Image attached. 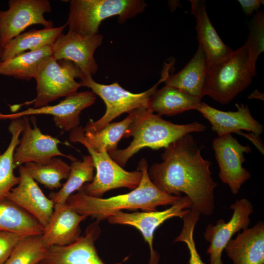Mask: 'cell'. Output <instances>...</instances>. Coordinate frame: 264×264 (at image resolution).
Returning a JSON list of instances; mask_svg holds the SVG:
<instances>
[{
    "label": "cell",
    "instance_id": "cell-1",
    "mask_svg": "<svg viewBox=\"0 0 264 264\" xmlns=\"http://www.w3.org/2000/svg\"><path fill=\"white\" fill-rule=\"evenodd\" d=\"M162 162L148 170L149 176L160 190L181 196L192 201L191 209L200 215L211 216L215 209L214 190L217 186L210 167L212 162L203 158L199 147L191 134L164 148Z\"/></svg>",
    "mask_w": 264,
    "mask_h": 264
},
{
    "label": "cell",
    "instance_id": "cell-2",
    "mask_svg": "<svg viewBox=\"0 0 264 264\" xmlns=\"http://www.w3.org/2000/svg\"><path fill=\"white\" fill-rule=\"evenodd\" d=\"M137 170L142 173L141 182L127 194L102 198L88 196L79 190L68 197L66 203L78 214L100 221L123 210L155 211L159 206L173 205L180 200L182 196L163 192L153 183L145 158L139 161Z\"/></svg>",
    "mask_w": 264,
    "mask_h": 264
},
{
    "label": "cell",
    "instance_id": "cell-3",
    "mask_svg": "<svg viewBox=\"0 0 264 264\" xmlns=\"http://www.w3.org/2000/svg\"><path fill=\"white\" fill-rule=\"evenodd\" d=\"M206 129L204 125L197 121L185 124H175L154 114L148 109H141L124 136L125 138L132 136V141L126 148H117L108 154L123 167L142 148H165L187 134L202 132Z\"/></svg>",
    "mask_w": 264,
    "mask_h": 264
},
{
    "label": "cell",
    "instance_id": "cell-4",
    "mask_svg": "<svg viewBox=\"0 0 264 264\" xmlns=\"http://www.w3.org/2000/svg\"><path fill=\"white\" fill-rule=\"evenodd\" d=\"M173 66L171 62L165 63L159 81L148 90L139 93L125 89L117 82L104 85L95 82L92 76H83L79 82L81 86L90 88L92 92L103 100L106 106L104 115L95 121L89 120L84 128V131H98L122 113H129L139 109H148L151 97L157 89L158 85L165 82L170 75Z\"/></svg>",
    "mask_w": 264,
    "mask_h": 264
},
{
    "label": "cell",
    "instance_id": "cell-5",
    "mask_svg": "<svg viewBox=\"0 0 264 264\" xmlns=\"http://www.w3.org/2000/svg\"><path fill=\"white\" fill-rule=\"evenodd\" d=\"M256 73L243 44L220 62L209 65L205 96L227 104L251 84Z\"/></svg>",
    "mask_w": 264,
    "mask_h": 264
},
{
    "label": "cell",
    "instance_id": "cell-6",
    "mask_svg": "<svg viewBox=\"0 0 264 264\" xmlns=\"http://www.w3.org/2000/svg\"><path fill=\"white\" fill-rule=\"evenodd\" d=\"M146 6L141 0H71L66 24L69 31L95 35L104 20L118 16V22L124 23L143 12Z\"/></svg>",
    "mask_w": 264,
    "mask_h": 264
},
{
    "label": "cell",
    "instance_id": "cell-7",
    "mask_svg": "<svg viewBox=\"0 0 264 264\" xmlns=\"http://www.w3.org/2000/svg\"><path fill=\"white\" fill-rule=\"evenodd\" d=\"M84 75L73 62L67 60H56L53 56L41 67L35 79L36 82V96L33 100L17 105H33L39 108L63 97H66L76 92L81 87L76 78Z\"/></svg>",
    "mask_w": 264,
    "mask_h": 264
},
{
    "label": "cell",
    "instance_id": "cell-8",
    "mask_svg": "<svg viewBox=\"0 0 264 264\" xmlns=\"http://www.w3.org/2000/svg\"><path fill=\"white\" fill-rule=\"evenodd\" d=\"M85 147L92 158L96 171L93 180L80 189L85 194L101 198L112 189L127 188L133 190L139 186L142 177L141 171H127L114 161L107 151L97 152L89 146Z\"/></svg>",
    "mask_w": 264,
    "mask_h": 264
},
{
    "label": "cell",
    "instance_id": "cell-9",
    "mask_svg": "<svg viewBox=\"0 0 264 264\" xmlns=\"http://www.w3.org/2000/svg\"><path fill=\"white\" fill-rule=\"evenodd\" d=\"M51 11V4L47 0H9L8 9L0 10V42L3 48L30 26L53 27V22L44 17Z\"/></svg>",
    "mask_w": 264,
    "mask_h": 264
},
{
    "label": "cell",
    "instance_id": "cell-10",
    "mask_svg": "<svg viewBox=\"0 0 264 264\" xmlns=\"http://www.w3.org/2000/svg\"><path fill=\"white\" fill-rule=\"evenodd\" d=\"M193 206L192 201L186 196L170 207L163 211L125 213L119 211L108 219L110 224L129 225L138 229L149 246L150 259L148 264H158L160 256L153 247L155 230L165 221L173 217L182 218Z\"/></svg>",
    "mask_w": 264,
    "mask_h": 264
},
{
    "label": "cell",
    "instance_id": "cell-11",
    "mask_svg": "<svg viewBox=\"0 0 264 264\" xmlns=\"http://www.w3.org/2000/svg\"><path fill=\"white\" fill-rule=\"evenodd\" d=\"M212 148L219 167L220 178L228 185L232 194H237L241 186L251 178L242 164L246 161L244 154L251 152V148L240 144L231 134L215 138Z\"/></svg>",
    "mask_w": 264,
    "mask_h": 264
},
{
    "label": "cell",
    "instance_id": "cell-12",
    "mask_svg": "<svg viewBox=\"0 0 264 264\" xmlns=\"http://www.w3.org/2000/svg\"><path fill=\"white\" fill-rule=\"evenodd\" d=\"M103 40L100 34L83 35L68 31L62 34L52 45L53 57L56 60L73 62L84 76H92L98 69L94 54Z\"/></svg>",
    "mask_w": 264,
    "mask_h": 264
},
{
    "label": "cell",
    "instance_id": "cell-13",
    "mask_svg": "<svg viewBox=\"0 0 264 264\" xmlns=\"http://www.w3.org/2000/svg\"><path fill=\"white\" fill-rule=\"evenodd\" d=\"M96 99V95L91 91L76 92L65 97L55 105H47L39 108H30L11 114L0 113V119L13 120L25 116L50 115L57 127L65 132L71 131L79 126L81 112L93 105Z\"/></svg>",
    "mask_w": 264,
    "mask_h": 264
},
{
    "label": "cell",
    "instance_id": "cell-14",
    "mask_svg": "<svg viewBox=\"0 0 264 264\" xmlns=\"http://www.w3.org/2000/svg\"><path fill=\"white\" fill-rule=\"evenodd\" d=\"M23 130L22 137L17 147L14 154V168L30 162H41L57 156L66 157L71 161L75 158L62 153L58 145L61 142L56 138L43 133L36 125V118L32 117L30 123L28 116L22 117Z\"/></svg>",
    "mask_w": 264,
    "mask_h": 264
},
{
    "label": "cell",
    "instance_id": "cell-15",
    "mask_svg": "<svg viewBox=\"0 0 264 264\" xmlns=\"http://www.w3.org/2000/svg\"><path fill=\"white\" fill-rule=\"evenodd\" d=\"M230 209L233 213L228 222L220 219L215 225L209 223L203 234L205 240L210 242L206 252L210 256V264H223L221 255L227 243L236 233L247 228L250 223L249 216L253 208L247 198L237 199Z\"/></svg>",
    "mask_w": 264,
    "mask_h": 264
},
{
    "label": "cell",
    "instance_id": "cell-16",
    "mask_svg": "<svg viewBox=\"0 0 264 264\" xmlns=\"http://www.w3.org/2000/svg\"><path fill=\"white\" fill-rule=\"evenodd\" d=\"M99 222L96 220L90 224L83 235L74 242L66 246L49 247L38 264H106L95 246V242L101 232Z\"/></svg>",
    "mask_w": 264,
    "mask_h": 264
},
{
    "label": "cell",
    "instance_id": "cell-17",
    "mask_svg": "<svg viewBox=\"0 0 264 264\" xmlns=\"http://www.w3.org/2000/svg\"><path fill=\"white\" fill-rule=\"evenodd\" d=\"M19 172L20 182L11 189L6 199L29 213L44 227L51 218L54 204L45 196L23 165L19 167Z\"/></svg>",
    "mask_w": 264,
    "mask_h": 264
},
{
    "label": "cell",
    "instance_id": "cell-18",
    "mask_svg": "<svg viewBox=\"0 0 264 264\" xmlns=\"http://www.w3.org/2000/svg\"><path fill=\"white\" fill-rule=\"evenodd\" d=\"M236 106L237 111H224L201 102L197 110L210 123L212 130L218 136L237 133L242 130L261 134L264 127L253 117L248 106L236 104Z\"/></svg>",
    "mask_w": 264,
    "mask_h": 264
},
{
    "label": "cell",
    "instance_id": "cell-19",
    "mask_svg": "<svg viewBox=\"0 0 264 264\" xmlns=\"http://www.w3.org/2000/svg\"><path fill=\"white\" fill-rule=\"evenodd\" d=\"M88 217L80 215L66 203L53 212L41 235L47 248L62 246L74 242L81 236L80 223Z\"/></svg>",
    "mask_w": 264,
    "mask_h": 264
},
{
    "label": "cell",
    "instance_id": "cell-20",
    "mask_svg": "<svg viewBox=\"0 0 264 264\" xmlns=\"http://www.w3.org/2000/svg\"><path fill=\"white\" fill-rule=\"evenodd\" d=\"M140 109L131 111L123 120L110 123L97 132H85L82 127L78 126L71 131L69 140L89 146L97 152L114 151L117 149L119 141L124 138Z\"/></svg>",
    "mask_w": 264,
    "mask_h": 264
},
{
    "label": "cell",
    "instance_id": "cell-21",
    "mask_svg": "<svg viewBox=\"0 0 264 264\" xmlns=\"http://www.w3.org/2000/svg\"><path fill=\"white\" fill-rule=\"evenodd\" d=\"M190 1L191 13L196 19L197 39L208 65L220 62L228 56L233 50L223 43L216 31L208 16L205 1Z\"/></svg>",
    "mask_w": 264,
    "mask_h": 264
},
{
    "label": "cell",
    "instance_id": "cell-22",
    "mask_svg": "<svg viewBox=\"0 0 264 264\" xmlns=\"http://www.w3.org/2000/svg\"><path fill=\"white\" fill-rule=\"evenodd\" d=\"M224 250L233 264H264V221L242 230L228 242Z\"/></svg>",
    "mask_w": 264,
    "mask_h": 264
},
{
    "label": "cell",
    "instance_id": "cell-23",
    "mask_svg": "<svg viewBox=\"0 0 264 264\" xmlns=\"http://www.w3.org/2000/svg\"><path fill=\"white\" fill-rule=\"evenodd\" d=\"M208 66L205 53L199 44L188 64L177 73L170 74L164 82L165 85L202 99L205 96Z\"/></svg>",
    "mask_w": 264,
    "mask_h": 264
},
{
    "label": "cell",
    "instance_id": "cell-24",
    "mask_svg": "<svg viewBox=\"0 0 264 264\" xmlns=\"http://www.w3.org/2000/svg\"><path fill=\"white\" fill-rule=\"evenodd\" d=\"M201 100L180 89L165 85L156 89L151 97L148 109L160 116H173L189 110H197Z\"/></svg>",
    "mask_w": 264,
    "mask_h": 264
},
{
    "label": "cell",
    "instance_id": "cell-25",
    "mask_svg": "<svg viewBox=\"0 0 264 264\" xmlns=\"http://www.w3.org/2000/svg\"><path fill=\"white\" fill-rule=\"evenodd\" d=\"M52 55V45L23 52L0 61V75L25 81L35 79L41 67Z\"/></svg>",
    "mask_w": 264,
    "mask_h": 264
},
{
    "label": "cell",
    "instance_id": "cell-26",
    "mask_svg": "<svg viewBox=\"0 0 264 264\" xmlns=\"http://www.w3.org/2000/svg\"><path fill=\"white\" fill-rule=\"evenodd\" d=\"M66 24L58 27L33 29L21 33L11 40L4 47L0 62L12 58L27 50H36L47 45H52L63 34Z\"/></svg>",
    "mask_w": 264,
    "mask_h": 264
},
{
    "label": "cell",
    "instance_id": "cell-27",
    "mask_svg": "<svg viewBox=\"0 0 264 264\" xmlns=\"http://www.w3.org/2000/svg\"><path fill=\"white\" fill-rule=\"evenodd\" d=\"M71 161L66 182L58 192L49 194V198L54 204V211L66 204L73 192L79 191L85 183L91 182L94 177L95 167L90 154L83 156L82 161L76 159Z\"/></svg>",
    "mask_w": 264,
    "mask_h": 264
},
{
    "label": "cell",
    "instance_id": "cell-28",
    "mask_svg": "<svg viewBox=\"0 0 264 264\" xmlns=\"http://www.w3.org/2000/svg\"><path fill=\"white\" fill-rule=\"evenodd\" d=\"M0 230L24 235H40L44 227L34 217L7 199L0 202Z\"/></svg>",
    "mask_w": 264,
    "mask_h": 264
},
{
    "label": "cell",
    "instance_id": "cell-29",
    "mask_svg": "<svg viewBox=\"0 0 264 264\" xmlns=\"http://www.w3.org/2000/svg\"><path fill=\"white\" fill-rule=\"evenodd\" d=\"M22 130V118L13 119L8 127L11 134V141L5 151L2 153L0 152V202L6 199L11 189L20 181V176L14 174L13 159Z\"/></svg>",
    "mask_w": 264,
    "mask_h": 264
},
{
    "label": "cell",
    "instance_id": "cell-30",
    "mask_svg": "<svg viewBox=\"0 0 264 264\" xmlns=\"http://www.w3.org/2000/svg\"><path fill=\"white\" fill-rule=\"evenodd\" d=\"M24 166L35 181L50 190L61 188V181L66 179L70 172V165L57 156L41 162H28Z\"/></svg>",
    "mask_w": 264,
    "mask_h": 264
},
{
    "label": "cell",
    "instance_id": "cell-31",
    "mask_svg": "<svg viewBox=\"0 0 264 264\" xmlns=\"http://www.w3.org/2000/svg\"><path fill=\"white\" fill-rule=\"evenodd\" d=\"M47 249L41 235L26 236L17 244L3 264H38Z\"/></svg>",
    "mask_w": 264,
    "mask_h": 264
},
{
    "label": "cell",
    "instance_id": "cell-32",
    "mask_svg": "<svg viewBox=\"0 0 264 264\" xmlns=\"http://www.w3.org/2000/svg\"><path fill=\"white\" fill-rule=\"evenodd\" d=\"M244 45L248 52L251 66L256 71L257 59L264 50V14L263 12H257L252 18L248 36Z\"/></svg>",
    "mask_w": 264,
    "mask_h": 264
},
{
    "label": "cell",
    "instance_id": "cell-33",
    "mask_svg": "<svg viewBox=\"0 0 264 264\" xmlns=\"http://www.w3.org/2000/svg\"><path fill=\"white\" fill-rule=\"evenodd\" d=\"M200 215L198 212L191 209L182 218L183 221L182 229L174 241V242H183L186 244L190 253L189 264H205L198 252L194 239V229Z\"/></svg>",
    "mask_w": 264,
    "mask_h": 264
},
{
    "label": "cell",
    "instance_id": "cell-34",
    "mask_svg": "<svg viewBox=\"0 0 264 264\" xmlns=\"http://www.w3.org/2000/svg\"><path fill=\"white\" fill-rule=\"evenodd\" d=\"M26 235L0 230V264H3L19 242Z\"/></svg>",
    "mask_w": 264,
    "mask_h": 264
},
{
    "label": "cell",
    "instance_id": "cell-35",
    "mask_svg": "<svg viewBox=\"0 0 264 264\" xmlns=\"http://www.w3.org/2000/svg\"><path fill=\"white\" fill-rule=\"evenodd\" d=\"M243 11L247 16H250L264 4L263 0H239Z\"/></svg>",
    "mask_w": 264,
    "mask_h": 264
},
{
    "label": "cell",
    "instance_id": "cell-36",
    "mask_svg": "<svg viewBox=\"0 0 264 264\" xmlns=\"http://www.w3.org/2000/svg\"><path fill=\"white\" fill-rule=\"evenodd\" d=\"M236 133L243 136L245 138L249 139L258 149V150L263 154H264V146L262 139L260 137V135L250 132L248 133H244L242 131L237 132Z\"/></svg>",
    "mask_w": 264,
    "mask_h": 264
},
{
    "label": "cell",
    "instance_id": "cell-37",
    "mask_svg": "<svg viewBox=\"0 0 264 264\" xmlns=\"http://www.w3.org/2000/svg\"><path fill=\"white\" fill-rule=\"evenodd\" d=\"M248 99H257L264 101V93L261 92L257 89H255L248 96Z\"/></svg>",
    "mask_w": 264,
    "mask_h": 264
},
{
    "label": "cell",
    "instance_id": "cell-38",
    "mask_svg": "<svg viewBox=\"0 0 264 264\" xmlns=\"http://www.w3.org/2000/svg\"><path fill=\"white\" fill-rule=\"evenodd\" d=\"M3 49H4V48H3V46L1 45L0 42V58L1 57Z\"/></svg>",
    "mask_w": 264,
    "mask_h": 264
}]
</instances>
